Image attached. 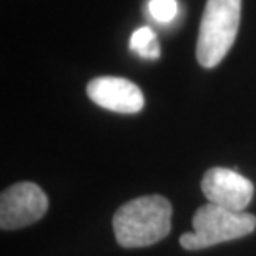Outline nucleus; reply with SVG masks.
Listing matches in <instances>:
<instances>
[{
  "label": "nucleus",
  "mask_w": 256,
  "mask_h": 256,
  "mask_svg": "<svg viewBox=\"0 0 256 256\" xmlns=\"http://www.w3.org/2000/svg\"><path fill=\"white\" fill-rule=\"evenodd\" d=\"M172 204L160 194L130 200L114 214V233L120 246H150L170 233Z\"/></svg>",
  "instance_id": "f257e3e1"
},
{
  "label": "nucleus",
  "mask_w": 256,
  "mask_h": 256,
  "mask_svg": "<svg viewBox=\"0 0 256 256\" xmlns=\"http://www.w3.org/2000/svg\"><path fill=\"white\" fill-rule=\"evenodd\" d=\"M242 0H206L200 24L196 60L204 68H214L226 57L236 38Z\"/></svg>",
  "instance_id": "f03ea898"
},
{
  "label": "nucleus",
  "mask_w": 256,
  "mask_h": 256,
  "mask_svg": "<svg viewBox=\"0 0 256 256\" xmlns=\"http://www.w3.org/2000/svg\"><path fill=\"white\" fill-rule=\"evenodd\" d=\"M192 224L193 232L183 233L180 244L185 250L196 252L248 236L256 228V216L246 212H232L218 204L206 203L193 214Z\"/></svg>",
  "instance_id": "7ed1b4c3"
},
{
  "label": "nucleus",
  "mask_w": 256,
  "mask_h": 256,
  "mask_svg": "<svg viewBox=\"0 0 256 256\" xmlns=\"http://www.w3.org/2000/svg\"><path fill=\"white\" fill-rule=\"evenodd\" d=\"M48 210V198L35 183L8 186L0 196V228L17 230L38 222Z\"/></svg>",
  "instance_id": "20e7f679"
},
{
  "label": "nucleus",
  "mask_w": 256,
  "mask_h": 256,
  "mask_svg": "<svg viewBox=\"0 0 256 256\" xmlns=\"http://www.w3.org/2000/svg\"><path fill=\"white\" fill-rule=\"evenodd\" d=\"M202 192L208 203L218 204L232 212H244L253 200L254 186L252 180L240 175L236 170L214 166L204 173Z\"/></svg>",
  "instance_id": "39448f33"
},
{
  "label": "nucleus",
  "mask_w": 256,
  "mask_h": 256,
  "mask_svg": "<svg viewBox=\"0 0 256 256\" xmlns=\"http://www.w3.org/2000/svg\"><path fill=\"white\" fill-rule=\"evenodd\" d=\"M86 95L102 108L116 114H138L145 105L140 86L120 76H96L86 85Z\"/></svg>",
  "instance_id": "423d86ee"
},
{
  "label": "nucleus",
  "mask_w": 256,
  "mask_h": 256,
  "mask_svg": "<svg viewBox=\"0 0 256 256\" xmlns=\"http://www.w3.org/2000/svg\"><path fill=\"white\" fill-rule=\"evenodd\" d=\"M130 48L142 58L155 60L160 57V44L150 27H140L132 34Z\"/></svg>",
  "instance_id": "0eeeda50"
},
{
  "label": "nucleus",
  "mask_w": 256,
  "mask_h": 256,
  "mask_svg": "<svg viewBox=\"0 0 256 256\" xmlns=\"http://www.w3.org/2000/svg\"><path fill=\"white\" fill-rule=\"evenodd\" d=\"M148 8H150L152 17L160 24L172 22L178 14L176 0H150Z\"/></svg>",
  "instance_id": "6e6552de"
}]
</instances>
